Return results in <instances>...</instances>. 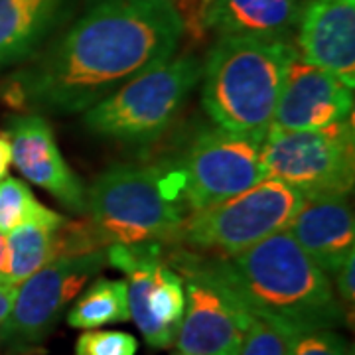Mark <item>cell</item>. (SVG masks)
Listing matches in <instances>:
<instances>
[{
  "label": "cell",
  "instance_id": "d4e9b609",
  "mask_svg": "<svg viewBox=\"0 0 355 355\" xmlns=\"http://www.w3.org/2000/svg\"><path fill=\"white\" fill-rule=\"evenodd\" d=\"M14 296H16V286L0 280V338H2V331L6 328V324H8L10 312H12Z\"/></svg>",
  "mask_w": 355,
  "mask_h": 355
},
{
  "label": "cell",
  "instance_id": "83f0119b",
  "mask_svg": "<svg viewBox=\"0 0 355 355\" xmlns=\"http://www.w3.org/2000/svg\"><path fill=\"white\" fill-rule=\"evenodd\" d=\"M178 355H186V354H178Z\"/></svg>",
  "mask_w": 355,
  "mask_h": 355
},
{
  "label": "cell",
  "instance_id": "30bf717a",
  "mask_svg": "<svg viewBox=\"0 0 355 355\" xmlns=\"http://www.w3.org/2000/svg\"><path fill=\"white\" fill-rule=\"evenodd\" d=\"M105 251L107 265L127 275L128 312L144 342L156 349L174 345L186 292L182 277L162 259L164 245H111Z\"/></svg>",
  "mask_w": 355,
  "mask_h": 355
},
{
  "label": "cell",
  "instance_id": "d6986e66",
  "mask_svg": "<svg viewBox=\"0 0 355 355\" xmlns=\"http://www.w3.org/2000/svg\"><path fill=\"white\" fill-rule=\"evenodd\" d=\"M130 320L127 282L97 279L89 284L67 312V324L77 330H97Z\"/></svg>",
  "mask_w": 355,
  "mask_h": 355
},
{
  "label": "cell",
  "instance_id": "ac0fdd59",
  "mask_svg": "<svg viewBox=\"0 0 355 355\" xmlns=\"http://www.w3.org/2000/svg\"><path fill=\"white\" fill-rule=\"evenodd\" d=\"M64 223L58 225L28 223L4 233L6 254L0 270V280L18 286L48 263L64 257V239H62Z\"/></svg>",
  "mask_w": 355,
  "mask_h": 355
},
{
  "label": "cell",
  "instance_id": "8992f818",
  "mask_svg": "<svg viewBox=\"0 0 355 355\" xmlns=\"http://www.w3.org/2000/svg\"><path fill=\"white\" fill-rule=\"evenodd\" d=\"M304 193L265 178L235 198L186 216L176 243L190 251L227 257L288 227Z\"/></svg>",
  "mask_w": 355,
  "mask_h": 355
},
{
  "label": "cell",
  "instance_id": "e0dca14e",
  "mask_svg": "<svg viewBox=\"0 0 355 355\" xmlns=\"http://www.w3.org/2000/svg\"><path fill=\"white\" fill-rule=\"evenodd\" d=\"M71 0H0V69L32 60L62 24Z\"/></svg>",
  "mask_w": 355,
  "mask_h": 355
},
{
  "label": "cell",
  "instance_id": "8fae6325",
  "mask_svg": "<svg viewBox=\"0 0 355 355\" xmlns=\"http://www.w3.org/2000/svg\"><path fill=\"white\" fill-rule=\"evenodd\" d=\"M107 266V251L60 257L16 286L12 312L0 342L16 349L34 347L48 338L67 306L89 280Z\"/></svg>",
  "mask_w": 355,
  "mask_h": 355
},
{
  "label": "cell",
  "instance_id": "5bb4252c",
  "mask_svg": "<svg viewBox=\"0 0 355 355\" xmlns=\"http://www.w3.org/2000/svg\"><path fill=\"white\" fill-rule=\"evenodd\" d=\"M294 36L304 62L355 87V0H304Z\"/></svg>",
  "mask_w": 355,
  "mask_h": 355
},
{
  "label": "cell",
  "instance_id": "52a82bcc",
  "mask_svg": "<svg viewBox=\"0 0 355 355\" xmlns=\"http://www.w3.org/2000/svg\"><path fill=\"white\" fill-rule=\"evenodd\" d=\"M162 257L184 280L186 310L176 336L178 354L237 355L254 314L211 272L202 253L180 245Z\"/></svg>",
  "mask_w": 355,
  "mask_h": 355
},
{
  "label": "cell",
  "instance_id": "cb8c5ba5",
  "mask_svg": "<svg viewBox=\"0 0 355 355\" xmlns=\"http://www.w3.org/2000/svg\"><path fill=\"white\" fill-rule=\"evenodd\" d=\"M336 277V288L340 294V302L342 304L354 306L355 298V253H352L343 265L338 268V272L334 275Z\"/></svg>",
  "mask_w": 355,
  "mask_h": 355
},
{
  "label": "cell",
  "instance_id": "f1b7e54d",
  "mask_svg": "<svg viewBox=\"0 0 355 355\" xmlns=\"http://www.w3.org/2000/svg\"><path fill=\"white\" fill-rule=\"evenodd\" d=\"M0 343H2V342H0Z\"/></svg>",
  "mask_w": 355,
  "mask_h": 355
},
{
  "label": "cell",
  "instance_id": "277c9868",
  "mask_svg": "<svg viewBox=\"0 0 355 355\" xmlns=\"http://www.w3.org/2000/svg\"><path fill=\"white\" fill-rule=\"evenodd\" d=\"M85 214L101 245L176 243L186 219L168 170L114 164L85 191Z\"/></svg>",
  "mask_w": 355,
  "mask_h": 355
},
{
  "label": "cell",
  "instance_id": "6da1fadb",
  "mask_svg": "<svg viewBox=\"0 0 355 355\" xmlns=\"http://www.w3.org/2000/svg\"><path fill=\"white\" fill-rule=\"evenodd\" d=\"M184 30L172 0H91L6 83V101L42 113H85L146 67L172 58Z\"/></svg>",
  "mask_w": 355,
  "mask_h": 355
},
{
  "label": "cell",
  "instance_id": "5b68a950",
  "mask_svg": "<svg viewBox=\"0 0 355 355\" xmlns=\"http://www.w3.org/2000/svg\"><path fill=\"white\" fill-rule=\"evenodd\" d=\"M202 67L196 55H172L150 65L87 109L83 125L99 139L125 144L154 142L184 109L202 79Z\"/></svg>",
  "mask_w": 355,
  "mask_h": 355
},
{
  "label": "cell",
  "instance_id": "2e32d148",
  "mask_svg": "<svg viewBox=\"0 0 355 355\" xmlns=\"http://www.w3.org/2000/svg\"><path fill=\"white\" fill-rule=\"evenodd\" d=\"M304 0H209L203 28L219 36L291 42Z\"/></svg>",
  "mask_w": 355,
  "mask_h": 355
},
{
  "label": "cell",
  "instance_id": "3957f363",
  "mask_svg": "<svg viewBox=\"0 0 355 355\" xmlns=\"http://www.w3.org/2000/svg\"><path fill=\"white\" fill-rule=\"evenodd\" d=\"M296 53L292 42L219 36L202 67V105L214 125L265 140Z\"/></svg>",
  "mask_w": 355,
  "mask_h": 355
},
{
  "label": "cell",
  "instance_id": "4316f807",
  "mask_svg": "<svg viewBox=\"0 0 355 355\" xmlns=\"http://www.w3.org/2000/svg\"><path fill=\"white\" fill-rule=\"evenodd\" d=\"M4 254H6V239H4V233H0V270L4 265Z\"/></svg>",
  "mask_w": 355,
  "mask_h": 355
},
{
  "label": "cell",
  "instance_id": "ba28073f",
  "mask_svg": "<svg viewBox=\"0 0 355 355\" xmlns=\"http://www.w3.org/2000/svg\"><path fill=\"white\" fill-rule=\"evenodd\" d=\"M265 176L304 196H349L355 182L354 121L343 119L320 130L270 128L261 146Z\"/></svg>",
  "mask_w": 355,
  "mask_h": 355
},
{
  "label": "cell",
  "instance_id": "7a4b0ae2",
  "mask_svg": "<svg viewBox=\"0 0 355 355\" xmlns=\"http://www.w3.org/2000/svg\"><path fill=\"white\" fill-rule=\"evenodd\" d=\"M203 257L251 314L286 334L334 330L345 320L330 277L302 251L288 229L235 254Z\"/></svg>",
  "mask_w": 355,
  "mask_h": 355
},
{
  "label": "cell",
  "instance_id": "9a60e30c",
  "mask_svg": "<svg viewBox=\"0 0 355 355\" xmlns=\"http://www.w3.org/2000/svg\"><path fill=\"white\" fill-rule=\"evenodd\" d=\"M286 229L326 275H336L343 261L355 253L354 214L343 193L304 196Z\"/></svg>",
  "mask_w": 355,
  "mask_h": 355
},
{
  "label": "cell",
  "instance_id": "484cf974",
  "mask_svg": "<svg viewBox=\"0 0 355 355\" xmlns=\"http://www.w3.org/2000/svg\"><path fill=\"white\" fill-rule=\"evenodd\" d=\"M12 164V146L10 140L4 135H0V180L6 176L8 168Z\"/></svg>",
  "mask_w": 355,
  "mask_h": 355
},
{
  "label": "cell",
  "instance_id": "9c48e42d",
  "mask_svg": "<svg viewBox=\"0 0 355 355\" xmlns=\"http://www.w3.org/2000/svg\"><path fill=\"white\" fill-rule=\"evenodd\" d=\"M263 140L214 127L198 132L168 170L186 211H202L265 180Z\"/></svg>",
  "mask_w": 355,
  "mask_h": 355
},
{
  "label": "cell",
  "instance_id": "7c38bea8",
  "mask_svg": "<svg viewBox=\"0 0 355 355\" xmlns=\"http://www.w3.org/2000/svg\"><path fill=\"white\" fill-rule=\"evenodd\" d=\"M352 111L354 87L296 53L282 81L270 128L320 130L349 119Z\"/></svg>",
  "mask_w": 355,
  "mask_h": 355
},
{
  "label": "cell",
  "instance_id": "ffe728a7",
  "mask_svg": "<svg viewBox=\"0 0 355 355\" xmlns=\"http://www.w3.org/2000/svg\"><path fill=\"white\" fill-rule=\"evenodd\" d=\"M65 219L67 217L40 203L26 182L10 176L0 180V233H8L28 223L58 225Z\"/></svg>",
  "mask_w": 355,
  "mask_h": 355
},
{
  "label": "cell",
  "instance_id": "603a6c76",
  "mask_svg": "<svg viewBox=\"0 0 355 355\" xmlns=\"http://www.w3.org/2000/svg\"><path fill=\"white\" fill-rule=\"evenodd\" d=\"M291 355H354V349L334 330H298L288 334Z\"/></svg>",
  "mask_w": 355,
  "mask_h": 355
},
{
  "label": "cell",
  "instance_id": "44dd1931",
  "mask_svg": "<svg viewBox=\"0 0 355 355\" xmlns=\"http://www.w3.org/2000/svg\"><path fill=\"white\" fill-rule=\"evenodd\" d=\"M237 355H291L288 334L263 318L253 316Z\"/></svg>",
  "mask_w": 355,
  "mask_h": 355
},
{
  "label": "cell",
  "instance_id": "7402d4cb",
  "mask_svg": "<svg viewBox=\"0 0 355 355\" xmlns=\"http://www.w3.org/2000/svg\"><path fill=\"white\" fill-rule=\"evenodd\" d=\"M135 336L119 330H85L76 342L73 355H137Z\"/></svg>",
  "mask_w": 355,
  "mask_h": 355
},
{
  "label": "cell",
  "instance_id": "4fadbf2b",
  "mask_svg": "<svg viewBox=\"0 0 355 355\" xmlns=\"http://www.w3.org/2000/svg\"><path fill=\"white\" fill-rule=\"evenodd\" d=\"M4 137L12 146V162L20 174L51 193L65 209L85 214V188L60 153L50 123L38 113L14 114Z\"/></svg>",
  "mask_w": 355,
  "mask_h": 355
}]
</instances>
